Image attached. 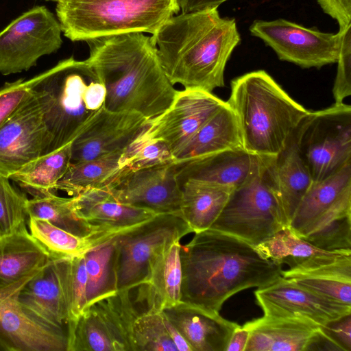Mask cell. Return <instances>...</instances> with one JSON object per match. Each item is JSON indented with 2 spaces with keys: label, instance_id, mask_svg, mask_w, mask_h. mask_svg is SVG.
<instances>
[{
  "label": "cell",
  "instance_id": "1",
  "mask_svg": "<svg viewBox=\"0 0 351 351\" xmlns=\"http://www.w3.org/2000/svg\"><path fill=\"white\" fill-rule=\"evenodd\" d=\"M180 261L181 301L217 312L235 293L268 285L282 271L249 243L210 228L181 245Z\"/></svg>",
  "mask_w": 351,
  "mask_h": 351
},
{
  "label": "cell",
  "instance_id": "2",
  "mask_svg": "<svg viewBox=\"0 0 351 351\" xmlns=\"http://www.w3.org/2000/svg\"><path fill=\"white\" fill-rule=\"evenodd\" d=\"M86 42V60L106 89L105 108L137 112L151 120L171 106L178 90L162 66L152 36L132 32Z\"/></svg>",
  "mask_w": 351,
  "mask_h": 351
},
{
  "label": "cell",
  "instance_id": "3",
  "mask_svg": "<svg viewBox=\"0 0 351 351\" xmlns=\"http://www.w3.org/2000/svg\"><path fill=\"white\" fill-rule=\"evenodd\" d=\"M152 38L172 84L210 93L224 86L226 63L241 40L236 20L217 8L173 16Z\"/></svg>",
  "mask_w": 351,
  "mask_h": 351
},
{
  "label": "cell",
  "instance_id": "4",
  "mask_svg": "<svg viewBox=\"0 0 351 351\" xmlns=\"http://www.w3.org/2000/svg\"><path fill=\"white\" fill-rule=\"evenodd\" d=\"M32 92L47 134L45 154L71 143L104 107L105 87L88 62L73 57L34 77Z\"/></svg>",
  "mask_w": 351,
  "mask_h": 351
},
{
  "label": "cell",
  "instance_id": "5",
  "mask_svg": "<svg viewBox=\"0 0 351 351\" xmlns=\"http://www.w3.org/2000/svg\"><path fill=\"white\" fill-rule=\"evenodd\" d=\"M226 102L235 115L243 148L261 156L278 155L310 112L263 70L234 79Z\"/></svg>",
  "mask_w": 351,
  "mask_h": 351
},
{
  "label": "cell",
  "instance_id": "6",
  "mask_svg": "<svg viewBox=\"0 0 351 351\" xmlns=\"http://www.w3.org/2000/svg\"><path fill=\"white\" fill-rule=\"evenodd\" d=\"M56 14L71 41L120 34H154L180 10L178 0H58Z\"/></svg>",
  "mask_w": 351,
  "mask_h": 351
},
{
  "label": "cell",
  "instance_id": "7",
  "mask_svg": "<svg viewBox=\"0 0 351 351\" xmlns=\"http://www.w3.org/2000/svg\"><path fill=\"white\" fill-rule=\"evenodd\" d=\"M274 156H261L252 174L233 190L210 229L256 247L289 226L274 169Z\"/></svg>",
  "mask_w": 351,
  "mask_h": 351
},
{
  "label": "cell",
  "instance_id": "8",
  "mask_svg": "<svg viewBox=\"0 0 351 351\" xmlns=\"http://www.w3.org/2000/svg\"><path fill=\"white\" fill-rule=\"evenodd\" d=\"M191 232V228L180 213H160L114 237L116 290H132L143 284L156 256Z\"/></svg>",
  "mask_w": 351,
  "mask_h": 351
},
{
  "label": "cell",
  "instance_id": "9",
  "mask_svg": "<svg viewBox=\"0 0 351 351\" xmlns=\"http://www.w3.org/2000/svg\"><path fill=\"white\" fill-rule=\"evenodd\" d=\"M294 136L313 182L330 177L351 162V106L335 104L310 111Z\"/></svg>",
  "mask_w": 351,
  "mask_h": 351
},
{
  "label": "cell",
  "instance_id": "10",
  "mask_svg": "<svg viewBox=\"0 0 351 351\" xmlns=\"http://www.w3.org/2000/svg\"><path fill=\"white\" fill-rule=\"evenodd\" d=\"M124 289L87 305L66 323V351H133L132 329L140 314Z\"/></svg>",
  "mask_w": 351,
  "mask_h": 351
},
{
  "label": "cell",
  "instance_id": "11",
  "mask_svg": "<svg viewBox=\"0 0 351 351\" xmlns=\"http://www.w3.org/2000/svg\"><path fill=\"white\" fill-rule=\"evenodd\" d=\"M62 32L59 21L45 6L23 13L0 32V73L27 71L40 57L56 52L62 44Z\"/></svg>",
  "mask_w": 351,
  "mask_h": 351
},
{
  "label": "cell",
  "instance_id": "12",
  "mask_svg": "<svg viewBox=\"0 0 351 351\" xmlns=\"http://www.w3.org/2000/svg\"><path fill=\"white\" fill-rule=\"evenodd\" d=\"M251 34L262 40L283 61L302 68H321L338 60L342 32L328 33L283 19L255 20Z\"/></svg>",
  "mask_w": 351,
  "mask_h": 351
},
{
  "label": "cell",
  "instance_id": "13",
  "mask_svg": "<svg viewBox=\"0 0 351 351\" xmlns=\"http://www.w3.org/2000/svg\"><path fill=\"white\" fill-rule=\"evenodd\" d=\"M38 272L0 284V344L4 351L67 350L64 327L43 320L19 301L21 290Z\"/></svg>",
  "mask_w": 351,
  "mask_h": 351
},
{
  "label": "cell",
  "instance_id": "14",
  "mask_svg": "<svg viewBox=\"0 0 351 351\" xmlns=\"http://www.w3.org/2000/svg\"><path fill=\"white\" fill-rule=\"evenodd\" d=\"M105 187L121 203L144 207L156 214L180 213L181 186L174 162L123 170Z\"/></svg>",
  "mask_w": 351,
  "mask_h": 351
},
{
  "label": "cell",
  "instance_id": "15",
  "mask_svg": "<svg viewBox=\"0 0 351 351\" xmlns=\"http://www.w3.org/2000/svg\"><path fill=\"white\" fill-rule=\"evenodd\" d=\"M212 93L197 89L178 90L171 106L149 120L145 131L165 141L174 155L224 104Z\"/></svg>",
  "mask_w": 351,
  "mask_h": 351
},
{
  "label": "cell",
  "instance_id": "16",
  "mask_svg": "<svg viewBox=\"0 0 351 351\" xmlns=\"http://www.w3.org/2000/svg\"><path fill=\"white\" fill-rule=\"evenodd\" d=\"M148 121L137 112L101 108L71 142V163L125 152Z\"/></svg>",
  "mask_w": 351,
  "mask_h": 351
},
{
  "label": "cell",
  "instance_id": "17",
  "mask_svg": "<svg viewBox=\"0 0 351 351\" xmlns=\"http://www.w3.org/2000/svg\"><path fill=\"white\" fill-rule=\"evenodd\" d=\"M254 295L265 315L304 320L319 326L351 313V306L315 294L282 276L258 288Z\"/></svg>",
  "mask_w": 351,
  "mask_h": 351
},
{
  "label": "cell",
  "instance_id": "18",
  "mask_svg": "<svg viewBox=\"0 0 351 351\" xmlns=\"http://www.w3.org/2000/svg\"><path fill=\"white\" fill-rule=\"evenodd\" d=\"M46 147L41 109L31 90L27 99L0 127V175L9 178L43 156Z\"/></svg>",
  "mask_w": 351,
  "mask_h": 351
},
{
  "label": "cell",
  "instance_id": "19",
  "mask_svg": "<svg viewBox=\"0 0 351 351\" xmlns=\"http://www.w3.org/2000/svg\"><path fill=\"white\" fill-rule=\"evenodd\" d=\"M71 198L76 216L97 234L99 246L156 215L150 209L120 202L106 187L90 189Z\"/></svg>",
  "mask_w": 351,
  "mask_h": 351
},
{
  "label": "cell",
  "instance_id": "20",
  "mask_svg": "<svg viewBox=\"0 0 351 351\" xmlns=\"http://www.w3.org/2000/svg\"><path fill=\"white\" fill-rule=\"evenodd\" d=\"M351 207V162L330 177L313 182L288 228L303 238L325 217Z\"/></svg>",
  "mask_w": 351,
  "mask_h": 351
},
{
  "label": "cell",
  "instance_id": "21",
  "mask_svg": "<svg viewBox=\"0 0 351 351\" xmlns=\"http://www.w3.org/2000/svg\"><path fill=\"white\" fill-rule=\"evenodd\" d=\"M162 311L193 351H225L231 335L239 326L217 311L182 301Z\"/></svg>",
  "mask_w": 351,
  "mask_h": 351
},
{
  "label": "cell",
  "instance_id": "22",
  "mask_svg": "<svg viewBox=\"0 0 351 351\" xmlns=\"http://www.w3.org/2000/svg\"><path fill=\"white\" fill-rule=\"evenodd\" d=\"M260 159L261 156L252 154L241 147L174 162L180 184L191 180L234 190L252 174Z\"/></svg>",
  "mask_w": 351,
  "mask_h": 351
},
{
  "label": "cell",
  "instance_id": "23",
  "mask_svg": "<svg viewBox=\"0 0 351 351\" xmlns=\"http://www.w3.org/2000/svg\"><path fill=\"white\" fill-rule=\"evenodd\" d=\"M68 258H51L23 287L19 301L43 320L64 327L69 320L65 276Z\"/></svg>",
  "mask_w": 351,
  "mask_h": 351
},
{
  "label": "cell",
  "instance_id": "24",
  "mask_svg": "<svg viewBox=\"0 0 351 351\" xmlns=\"http://www.w3.org/2000/svg\"><path fill=\"white\" fill-rule=\"evenodd\" d=\"M180 241L165 247L151 263L137 300L147 311H162L181 301L182 265Z\"/></svg>",
  "mask_w": 351,
  "mask_h": 351
},
{
  "label": "cell",
  "instance_id": "25",
  "mask_svg": "<svg viewBox=\"0 0 351 351\" xmlns=\"http://www.w3.org/2000/svg\"><path fill=\"white\" fill-rule=\"evenodd\" d=\"M245 351H305L319 326L304 320L265 315L246 322Z\"/></svg>",
  "mask_w": 351,
  "mask_h": 351
},
{
  "label": "cell",
  "instance_id": "26",
  "mask_svg": "<svg viewBox=\"0 0 351 351\" xmlns=\"http://www.w3.org/2000/svg\"><path fill=\"white\" fill-rule=\"evenodd\" d=\"M51 258L27 225L0 235V284L12 283L37 273Z\"/></svg>",
  "mask_w": 351,
  "mask_h": 351
},
{
  "label": "cell",
  "instance_id": "27",
  "mask_svg": "<svg viewBox=\"0 0 351 351\" xmlns=\"http://www.w3.org/2000/svg\"><path fill=\"white\" fill-rule=\"evenodd\" d=\"M265 258L289 269H308L335 262L351 256V250L326 251L311 245L294 234L288 227L256 247Z\"/></svg>",
  "mask_w": 351,
  "mask_h": 351
},
{
  "label": "cell",
  "instance_id": "28",
  "mask_svg": "<svg viewBox=\"0 0 351 351\" xmlns=\"http://www.w3.org/2000/svg\"><path fill=\"white\" fill-rule=\"evenodd\" d=\"M243 148L237 119L226 104L174 155L182 162L226 149Z\"/></svg>",
  "mask_w": 351,
  "mask_h": 351
},
{
  "label": "cell",
  "instance_id": "29",
  "mask_svg": "<svg viewBox=\"0 0 351 351\" xmlns=\"http://www.w3.org/2000/svg\"><path fill=\"white\" fill-rule=\"evenodd\" d=\"M281 276L329 300L351 306V256L308 269H289Z\"/></svg>",
  "mask_w": 351,
  "mask_h": 351
},
{
  "label": "cell",
  "instance_id": "30",
  "mask_svg": "<svg viewBox=\"0 0 351 351\" xmlns=\"http://www.w3.org/2000/svg\"><path fill=\"white\" fill-rule=\"evenodd\" d=\"M273 169L289 224L300 201L313 184L310 172L299 152L294 133L285 147L274 157Z\"/></svg>",
  "mask_w": 351,
  "mask_h": 351
},
{
  "label": "cell",
  "instance_id": "31",
  "mask_svg": "<svg viewBox=\"0 0 351 351\" xmlns=\"http://www.w3.org/2000/svg\"><path fill=\"white\" fill-rule=\"evenodd\" d=\"M180 186V214L194 233L210 228L233 191L191 180L183 182Z\"/></svg>",
  "mask_w": 351,
  "mask_h": 351
},
{
  "label": "cell",
  "instance_id": "32",
  "mask_svg": "<svg viewBox=\"0 0 351 351\" xmlns=\"http://www.w3.org/2000/svg\"><path fill=\"white\" fill-rule=\"evenodd\" d=\"M125 152L98 158L71 163L64 176L57 182L55 191L75 196L86 191L109 185L123 170Z\"/></svg>",
  "mask_w": 351,
  "mask_h": 351
},
{
  "label": "cell",
  "instance_id": "33",
  "mask_svg": "<svg viewBox=\"0 0 351 351\" xmlns=\"http://www.w3.org/2000/svg\"><path fill=\"white\" fill-rule=\"evenodd\" d=\"M71 143L43 155L12 174L9 179L18 183L33 197L54 192L57 182L71 164Z\"/></svg>",
  "mask_w": 351,
  "mask_h": 351
},
{
  "label": "cell",
  "instance_id": "34",
  "mask_svg": "<svg viewBox=\"0 0 351 351\" xmlns=\"http://www.w3.org/2000/svg\"><path fill=\"white\" fill-rule=\"evenodd\" d=\"M28 217L46 220L51 224L80 237L94 239L99 246L97 234L73 208L72 198L56 195L54 192L33 197L27 202Z\"/></svg>",
  "mask_w": 351,
  "mask_h": 351
},
{
  "label": "cell",
  "instance_id": "35",
  "mask_svg": "<svg viewBox=\"0 0 351 351\" xmlns=\"http://www.w3.org/2000/svg\"><path fill=\"white\" fill-rule=\"evenodd\" d=\"M30 234L47 251L51 258H70L93 249L88 238L80 237L40 219L28 217Z\"/></svg>",
  "mask_w": 351,
  "mask_h": 351
},
{
  "label": "cell",
  "instance_id": "36",
  "mask_svg": "<svg viewBox=\"0 0 351 351\" xmlns=\"http://www.w3.org/2000/svg\"><path fill=\"white\" fill-rule=\"evenodd\" d=\"M114 248L112 239L84 254L87 305L117 291L112 267Z\"/></svg>",
  "mask_w": 351,
  "mask_h": 351
},
{
  "label": "cell",
  "instance_id": "37",
  "mask_svg": "<svg viewBox=\"0 0 351 351\" xmlns=\"http://www.w3.org/2000/svg\"><path fill=\"white\" fill-rule=\"evenodd\" d=\"M133 351H178L171 340L162 311L140 313L132 329Z\"/></svg>",
  "mask_w": 351,
  "mask_h": 351
},
{
  "label": "cell",
  "instance_id": "38",
  "mask_svg": "<svg viewBox=\"0 0 351 351\" xmlns=\"http://www.w3.org/2000/svg\"><path fill=\"white\" fill-rule=\"evenodd\" d=\"M146 127L125 151V165L123 171L137 170L174 162L173 152L169 145L162 140L149 136L145 131Z\"/></svg>",
  "mask_w": 351,
  "mask_h": 351
},
{
  "label": "cell",
  "instance_id": "39",
  "mask_svg": "<svg viewBox=\"0 0 351 351\" xmlns=\"http://www.w3.org/2000/svg\"><path fill=\"white\" fill-rule=\"evenodd\" d=\"M321 250H351V212L332 217L302 238Z\"/></svg>",
  "mask_w": 351,
  "mask_h": 351
},
{
  "label": "cell",
  "instance_id": "40",
  "mask_svg": "<svg viewBox=\"0 0 351 351\" xmlns=\"http://www.w3.org/2000/svg\"><path fill=\"white\" fill-rule=\"evenodd\" d=\"M23 193L16 190L8 178L0 175V235L27 225V202Z\"/></svg>",
  "mask_w": 351,
  "mask_h": 351
},
{
  "label": "cell",
  "instance_id": "41",
  "mask_svg": "<svg viewBox=\"0 0 351 351\" xmlns=\"http://www.w3.org/2000/svg\"><path fill=\"white\" fill-rule=\"evenodd\" d=\"M86 282L84 254L68 258L65 289L69 320L77 318L87 306Z\"/></svg>",
  "mask_w": 351,
  "mask_h": 351
},
{
  "label": "cell",
  "instance_id": "42",
  "mask_svg": "<svg viewBox=\"0 0 351 351\" xmlns=\"http://www.w3.org/2000/svg\"><path fill=\"white\" fill-rule=\"evenodd\" d=\"M337 71L332 89L337 104L351 95V25L341 31Z\"/></svg>",
  "mask_w": 351,
  "mask_h": 351
},
{
  "label": "cell",
  "instance_id": "43",
  "mask_svg": "<svg viewBox=\"0 0 351 351\" xmlns=\"http://www.w3.org/2000/svg\"><path fill=\"white\" fill-rule=\"evenodd\" d=\"M33 82L34 77L19 79L0 88V127L29 96Z\"/></svg>",
  "mask_w": 351,
  "mask_h": 351
},
{
  "label": "cell",
  "instance_id": "44",
  "mask_svg": "<svg viewBox=\"0 0 351 351\" xmlns=\"http://www.w3.org/2000/svg\"><path fill=\"white\" fill-rule=\"evenodd\" d=\"M319 329L341 351H351V313L329 321Z\"/></svg>",
  "mask_w": 351,
  "mask_h": 351
},
{
  "label": "cell",
  "instance_id": "45",
  "mask_svg": "<svg viewBox=\"0 0 351 351\" xmlns=\"http://www.w3.org/2000/svg\"><path fill=\"white\" fill-rule=\"evenodd\" d=\"M326 14L335 19L339 32L351 25V0H317Z\"/></svg>",
  "mask_w": 351,
  "mask_h": 351
},
{
  "label": "cell",
  "instance_id": "46",
  "mask_svg": "<svg viewBox=\"0 0 351 351\" xmlns=\"http://www.w3.org/2000/svg\"><path fill=\"white\" fill-rule=\"evenodd\" d=\"M227 1L228 0H178V2L182 12L189 13L217 8Z\"/></svg>",
  "mask_w": 351,
  "mask_h": 351
},
{
  "label": "cell",
  "instance_id": "47",
  "mask_svg": "<svg viewBox=\"0 0 351 351\" xmlns=\"http://www.w3.org/2000/svg\"><path fill=\"white\" fill-rule=\"evenodd\" d=\"M249 337V330L239 325L231 335L225 351H245Z\"/></svg>",
  "mask_w": 351,
  "mask_h": 351
},
{
  "label": "cell",
  "instance_id": "48",
  "mask_svg": "<svg viewBox=\"0 0 351 351\" xmlns=\"http://www.w3.org/2000/svg\"><path fill=\"white\" fill-rule=\"evenodd\" d=\"M166 325L169 336L175 343L178 351H193L187 341L167 317Z\"/></svg>",
  "mask_w": 351,
  "mask_h": 351
},
{
  "label": "cell",
  "instance_id": "49",
  "mask_svg": "<svg viewBox=\"0 0 351 351\" xmlns=\"http://www.w3.org/2000/svg\"><path fill=\"white\" fill-rule=\"evenodd\" d=\"M0 351H4V349L3 348V347L1 346V344H0Z\"/></svg>",
  "mask_w": 351,
  "mask_h": 351
},
{
  "label": "cell",
  "instance_id": "50",
  "mask_svg": "<svg viewBox=\"0 0 351 351\" xmlns=\"http://www.w3.org/2000/svg\"><path fill=\"white\" fill-rule=\"evenodd\" d=\"M46 1H58V0H46Z\"/></svg>",
  "mask_w": 351,
  "mask_h": 351
}]
</instances>
